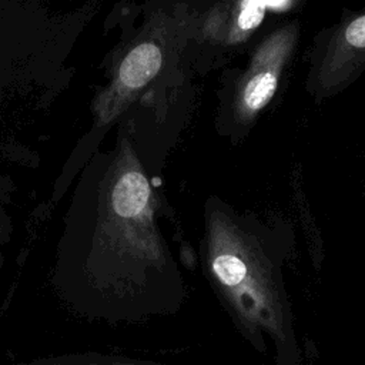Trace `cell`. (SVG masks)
Instances as JSON below:
<instances>
[{"mask_svg": "<svg viewBox=\"0 0 365 365\" xmlns=\"http://www.w3.org/2000/svg\"><path fill=\"white\" fill-rule=\"evenodd\" d=\"M16 365H161L153 361L130 358L107 352H68L38 356L34 359L23 361Z\"/></svg>", "mask_w": 365, "mask_h": 365, "instance_id": "52a82bcc", "label": "cell"}, {"mask_svg": "<svg viewBox=\"0 0 365 365\" xmlns=\"http://www.w3.org/2000/svg\"><path fill=\"white\" fill-rule=\"evenodd\" d=\"M158 198L128 137L100 184L91 222L68 232L50 274L74 315L137 324L177 314L187 284L157 222Z\"/></svg>", "mask_w": 365, "mask_h": 365, "instance_id": "6da1fadb", "label": "cell"}, {"mask_svg": "<svg viewBox=\"0 0 365 365\" xmlns=\"http://www.w3.org/2000/svg\"><path fill=\"white\" fill-rule=\"evenodd\" d=\"M197 11L188 6L173 10L158 9L123 53L107 86L93 101L96 124L108 125L165 71L181 67L182 51L190 41Z\"/></svg>", "mask_w": 365, "mask_h": 365, "instance_id": "3957f363", "label": "cell"}, {"mask_svg": "<svg viewBox=\"0 0 365 365\" xmlns=\"http://www.w3.org/2000/svg\"><path fill=\"white\" fill-rule=\"evenodd\" d=\"M6 241H7V231H6V227H4L3 221L0 220V271H1L3 265H4V255H3L1 248H3V244Z\"/></svg>", "mask_w": 365, "mask_h": 365, "instance_id": "ba28073f", "label": "cell"}, {"mask_svg": "<svg viewBox=\"0 0 365 365\" xmlns=\"http://www.w3.org/2000/svg\"><path fill=\"white\" fill-rule=\"evenodd\" d=\"M301 34L298 20L269 30L254 47L244 68L221 83L217 130L232 143L241 141L279 90L295 56Z\"/></svg>", "mask_w": 365, "mask_h": 365, "instance_id": "277c9868", "label": "cell"}, {"mask_svg": "<svg viewBox=\"0 0 365 365\" xmlns=\"http://www.w3.org/2000/svg\"><path fill=\"white\" fill-rule=\"evenodd\" d=\"M294 251L295 234L287 220L207 198L198 251L202 275L242 339L275 365H304L285 282Z\"/></svg>", "mask_w": 365, "mask_h": 365, "instance_id": "7a4b0ae2", "label": "cell"}, {"mask_svg": "<svg viewBox=\"0 0 365 365\" xmlns=\"http://www.w3.org/2000/svg\"><path fill=\"white\" fill-rule=\"evenodd\" d=\"M299 0H215L195 17L181 66L205 74L241 50L262 24L268 10H291Z\"/></svg>", "mask_w": 365, "mask_h": 365, "instance_id": "5b68a950", "label": "cell"}, {"mask_svg": "<svg viewBox=\"0 0 365 365\" xmlns=\"http://www.w3.org/2000/svg\"><path fill=\"white\" fill-rule=\"evenodd\" d=\"M307 93L321 103L358 80L365 71V7L346 11L324 29L309 50Z\"/></svg>", "mask_w": 365, "mask_h": 365, "instance_id": "8992f818", "label": "cell"}]
</instances>
